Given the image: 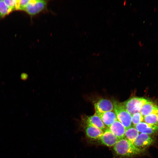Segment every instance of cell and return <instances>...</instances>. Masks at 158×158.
<instances>
[{"label": "cell", "mask_w": 158, "mask_h": 158, "mask_svg": "<svg viewBox=\"0 0 158 158\" xmlns=\"http://www.w3.org/2000/svg\"><path fill=\"white\" fill-rule=\"evenodd\" d=\"M114 149L117 154L124 157H131L142 151L125 138L118 140L114 145Z\"/></svg>", "instance_id": "cell-1"}, {"label": "cell", "mask_w": 158, "mask_h": 158, "mask_svg": "<svg viewBox=\"0 0 158 158\" xmlns=\"http://www.w3.org/2000/svg\"><path fill=\"white\" fill-rule=\"evenodd\" d=\"M114 111L118 120L124 126L126 129L130 127L132 124V115L125 108L123 103L117 101L113 102Z\"/></svg>", "instance_id": "cell-2"}, {"label": "cell", "mask_w": 158, "mask_h": 158, "mask_svg": "<svg viewBox=\"0 0 158 158\" xmlns=\"http://www.w3.org/2000/svg\"><path fill=\"white\" fill-rule=\"evenodd\" d=\"M149 101L144 98L134 97L128 99L123 104L126 109L132 115L134 113L140 112L143 105Z\"/></svg>", "instance_id": "cell-3"}, {"label": "cell", "mask_w": 158, "mask_h": 158, "mask_svg": "<svg viewBox=\"0 0 158 158\" xmlns=\"http://www.w3.org/2000/svg\"><path fill=\"white\" fill-rule=\"evenodd\" d=\"M48 1L43 0H30L24 11L33 16L47 9Z\"/></svg>", "instance_id": "cell-4"}, {"label": "cell", "mask_w": 158, "mask_h": 158, "mask_svg": "<svg viewBox=\"0 0 158 158\" xmlns=\"http://www.w3.org/2000/svg\"><path fill=\"white\" fill-rule=\"evenodd\" d=\"M81 126H92L102 130L106 128V127L99 117L96 114L88 116L83 117L81 122Z\"/></svg>", "instance_id": "cell-5"}, {"label": "cell", "mask_w": 158, "mask_h": 158, "mask_svg": "<svg viewBox=\"0 0 158 158\" xmlns=\"http://www.w3.org/2000/svg\"><path fill=\"white\" fill-rule=\"evenodd\" d=\"M154 139L150 135L143 133L139 134L133 144L137 148L143 151L148 146L151 145Z\"/></svg>", "instance_id": "cell-6"}, {"label": "cell", "mask_w": 158, "mask_h": 158, "mask_svg": "<svg viewBox=\"0 0 158 158\" xmlns=\"http://www.w3.org/2000/svg\"><path fill=\"white\" fill-rule=\"evenodd\" d=\"M95 113H103L114 110L113 103L110 100L101 99L95 104Z\"/></svg>", "instance_id": "cell-7"}, {"label": "cell", "mask_w": 158, "mask_h": 158, "mask_svg": "<svg viewBox=\"0 0 158 158\" xmlns=\"http://www.w3.org/2000/svg\"><path fill=\"white\" fill-rule=\"evenodd\" d=\"M100 140L102 143L108 147L114 146L119 140L109 128L105 130Z\"/></svg>", "instance_id": "cell-8"}, {"label": "cell", "mask_w": 158, "mask_h": 158, "mask_svg": "<svg viewBox=\"0 0 158 158\" xmlns=\"http://www.w3.org/2000/svg\"><path fill=\"white\" fill-rule=\"evenodd\" d=\"M106 126L109 127L114 122L118 120L115 113L112 111L103 113H96Z\"/></svg>", "instance_id": "cell-9"}, {"label": "cell", "mask_w": 158, "mask_h": 158, "mask_svg": "<svg viewBox=\"0 0 158 158\" xmlns=\"http://www.w3.org/2000/svg\"><path fill=\"white\" fill-rule=\"evenodd\" d=\"M83 127L86 136L88 139H100L104 132L102 130L92 126L87 125Z\"/></svg>", "instance_id": "cell-10"}, {"label": "cell", "mask_w": 158, "mask_h": 158, "mask_svg": "<svg viewBox=\"0 0 158 158\" xmlns=\"http://www.w3.org/2000/svg\"><path fill=\"white\" fill-rule=\"evenodd\" d=\"M109 129L118 140L124 138L126 129L118 120L114 122Z\"/></svg>", "instance_id": "cell-11"}, {"label": "cell", "mask_w": 158, "mask_h": 158, "mask_svg": "<svg viewBox=\"0 0 158 158\" xmlns=\"http://www.w3.org/2000/svg\"><path fill=\"white\" fill-rule=\"evenodd\" d=\"M139 132L150 135L158 131V126L142 122L134 126Z\"/></svg>", "instance_id": "cell-12"}, {"label": "cell", "mask_w": 158, "mask_h": 158, "mask_svg": "<svg viewBox=\"0 0 158 158\" xmlns=\"http://www.w3.org/2000/svg\"><path fill=\"white\" fill-rule=\"evenodd\" d=\"M158 112V106L149 101L142 107L140 113L144 117L152 113Z\"/></svg>", "instance_id": "cell-13"}, {"label": "cell", "mask_w": 158, "mask_h": 158, "mask_svg": "<svg viewBox=\"0 0 158 158\" xmlns=\"http://www.w3.org/2000/svg\"><path fill=\"white\" fill-rule=\"evenodd\" d=\"M139 134V132L135 127L131 126L126 129L124 138L133 144Z\"/></svg>", "instance_id": "cell-14"}, {"label": "cell", "mask_w": 158, "mask_h": 158, "mask_svg": "<svg viewBox=\"0 0 158 158\" xmlns=\"http://www.w3.org/2000/svg\"><path fill=\"white\" fill-rule=\"evenodd\" d=\"M143 120L147 123L158 126V112L144 117Z\"/></svg>", "instance_id": "cell-15"}, {"label": "cell", "mask_w": 158, "mask_h": 158, "mask_svg": "<svg viewBox=\"0 0 158 158\" xmlns=\"http://www.w3.org/2000/svg\"><path fill=\"white\" fill-rule=\"evenodd\" d=\"M12 11L4 0H0V18L4 17Z\"/></svg>", "instance_id": "cell-16"}, {"label": "cell", "mask_w": 158, "mask_h": 158, "mask_svg": "<svg viewBox=\"0 0 158 158\" xmlns=\"http://www.w3.org/2000/svg\"><path fill=\"white\" fill-rule=\"evenodd\" d=\"M143 119V116L140 112L134 113L132 115V123L134 126L142 122Z\"/></svg>", "instance_id": "cell-17"}, {"label": "cell", "mask_w": 158, "mask_h": 158, "mask_svg": "<svg viewBox=\"0 0 158 158\" xmlns=\"http://www.w3.org/2000/svg\"><path fill=\"white\" fill-rule=\"evenodd\" d=\"M30 0H17L16 10L24 11Z\"/></svg>", "instance_id": "cell-18"}, {"label": "cell", "mask_w": 158, "mask_h": 158, "mask_svg": "<svg viewBox=\"0 0 158 158\" xmlns=\"http://www.w3.org/2000/svg\"><path fill=\"white\" fill-rule=\"evenodd\" d=\"M4 2L12 11L16 10L17 0H5Z\"/></svg>", "instance_id": "cell-19"}, {"label": "cell", "mask_w": 158, "mask_h": 158, "mask_svg": "<svg viewBox=\"0 0 158 158\" xmlns=\"http://www.w3.org/2000/svg\"><path fill=\"white\" fill-rule=\"evenodd\" d=\"M20 79L23 80H26L28 78V75L25 73H23L20 75Z\"/></svg>", "instance_id": "cell-20"}]
</instances>
